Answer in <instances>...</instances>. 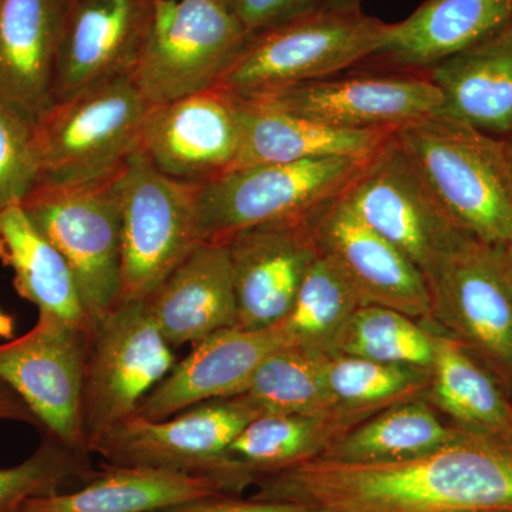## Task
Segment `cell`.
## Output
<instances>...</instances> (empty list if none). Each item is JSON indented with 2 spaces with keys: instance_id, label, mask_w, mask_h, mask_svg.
Here are the masks:
<instances>
[{
  "instance_id": "6da1fadb",
  "label": "cell",
  "mask_w": 512,
  "mask_h": 512,
  "mask_svg": "<svg viewBox=\"0 0 512 512\" xmlns=\"http://www.w3.org/2000/svg\"><path fill=\"white\" fill-rule=\"evenodd\" d=\"M254 500L333 512L512 511V448L464 434L400 461L316 457L254 481Z\"/></svg>"
},
{
  "instance_id": "7a4b0ae2",
  "label": "cell",
  "mask_w": 512,
  "mask_h": 512,
  "mask_svg": "<svg viewBox=\"0 0 512 512\" xmlns=\"http://www.w3.org/2000/svg\"><path fill=\"white\" fill-rule=\"evenodd\" d=\"M451 218L484 244L512 239V165L504 138L434 114L394 133Z\"/></svg>"
},
{
  "instance_id": "3957f363",
  "label": "cell",
  "mask_w": 512,
  "mask_h": 512,
  "mask_svg": "<svg viewBox=\"0 0 512 512\" xmlns=\"http://www.w3.org/2000/svg\"><path fill=\"white\" fill-rule=\"evenodd\" d=\"M390 23L363 12L318 9L249 35L217 87L258 100L338 76L379 52Z\"/></svg>"
},
{
  "instance_id": "277c9868",
  "label": "cell",
  "mask_w": 512,
  "mask_h": 512,
  "mask_svg": "<svg viewBox=\"0 0 512 512\" xmlns=\"http://www.w3.org/2000/svg\"><path fill=\"white\" fill-rule=\"evenodd\" d=\"M151 104L131 79L116 77L56 101L33 131L39 158L37 187L103 183L138 153Z\"/></svg>"
},
{
  "instance_id": "5b68a950",
  "label": "cell",
  "mask_w": 512,
  "mask_h": 512,
  "mask_svg": "<svg viewBox=\"0 0 512 512\" xmlns=\"http://www.w3.org/2000/svg\"><path fill=\"white\" fill-rule=\"evenodd\" d=\"M369 160L322 158L231 168L198 187V239L224 242L242 229L311 217L342 197Z\"/></svg>"
},
{
  "instance_id": "8992f818",
  "label": "cell",
  "mask_w": 512,
  "mask_h": 512,
  "mask_svg": "<svg viewBox=\"0 0 512 512\" xmlns=\"http://www.w3.org/2000/svg\"><path fill=\"white\" fill-rule=\"evenodd\" d=\"M248 39L218 0H157L131 79L151 106L214 89Z\"/></svg>"
},
{
  "instance_id": "52a82bcc",
  "label": "cell",
  "mask_w": 512,
  "mask_h": 512,
  "mask_svg": "<svg viewBox=\"0 0 512 512\" xmlns=\"http://www.w3.org/2000/svg\"><path fill=\"white\" fill-rule=\"evenodd\" d=\"M429 328L456 340L512 399V262L505 244L468 242L426 279Z\"/></svg>"
},
{
  "instance_id": "ba28073f",
  "label": "cell",
  "mask_w": 512,
  "mask_h": 512,
  "mask_svg": "<svg viewBox=\"0 0 512 512\" xmlns=\"http://www.w3.org/2000/svg\"><path fill=\"white\" fill-rule=\"evenodd\" d=\"M175 366L146 301H121L94 323L84 375L83 426L87 450L136 413Z\"/></svg>"
},
{
  "instance_id": "9c48e42d",
  "label": "cell",
  "mask_w": 512,
  "mask_h": 512,
  "mask_svg": "<svg viewBox=\"0 0 512 512\" xmlns=\"http://www.w3.org/2000/svg\"><path fill=\"white\" fill-rule=\"evenodd\" d=\"M264 410L247 394L208 400L163 420L130 419L94 444L111 466L147 467L227 478L241 494L251 483L227 463V450Z\"/></svg>"
},
{
  "instance_id": "30bf717a",
  "label": "cell",
  "mask_w": 512,
  "mask_h": 512,
  "mask_svg": "<svg viewBox=\"0 0 512 512\" xmlns=\"http://www.w3.org/2000/svg\"><path fill=\"white\" fill-rule=\"evenodd\" d=\"M120 175L83 187H37L22 204L72 269L92 328L120 302Z\"/></svg>"
},
{
  "instance_id": "8fae6325",
  "label": "cell",
  "mask_w": 512,
  "mask_h": 512,
  "mask_svg": "<svg viewBox=\"0 0 512 512\" xmlns=\"http://www.w3.org/2000/svg\"><path fill=\"white\" fill-rule=\"evenodd\" d=\"M197 185L158 173L140 153L120 175L121 301H143L200 242Z\"/></svg>"
},
{
  "instance_id": "7c38bea8",
  "label": "cell",
  "mask_w": 512,
  "mask_h": 512,
  "mask_svg": "<svg viewBox=\"0 0 512 512\" xmlns=\"http://www.w3.org/2000/svg\"><path fill=\"white\" fill-rule=\"evenodd\" d=\"M342 197L360 220L392 242L426 279L474 239L434 197L394 134Z\"/></svg>"
},
{
  "instance_id": "4fadbf2b",
  "label": "cell",
  "mask_w": 512,
  "mask_h": 512,
  "mask_svg": "<svg viewBox=\"0 0 512 512\" xmlns=\"http://www.w3.org/2000/svg\"><path fill=\"white\" fill-rule=\"evenodd\" d=\"M90 332L39 313L28 333L0 343V380L28 404L42 434L84 454H90L83 426Z\"/></svg>"
},
{
  "instance_id": "5bb4252c",
  "label": "cell",
  "mask_w": 512,
  "mask_h": 512,
  "mask_svg": "<svg viewBox=\"0 0 512 512\" xmlns=\"http://www.w3.org/2000/svg\"><path fill=\"white\" fill-rule=\"evenodd\" d=\"M239 146L238 97L214 87L151 107L138 153L165 177L200 187L235 167Z\"/></svg>"
},
{
  "instance_id": "9a60e30c",
  "label": "cell",
  "mask_w": 512,
  "mask_h": 512,
  "mask_svg": "<svg viewBox=\"0 0 512 512\" xmlns=\"http://www.w3.org/2000/svg\"><path fill=\"white\" fill-rule=\"evenodd\" d=\"M343 130H390L439 114L441 94L421 72L328 77L251 100Z\"/></svg>"
},
{
  "instance_id": "2e32d148",
  "label": "cell",
  "mask_w": 512,
  "mask_h": 512,
  "mask_svg": "<svg viewBox=\"0 0 512 512\" xmlns=\"http://www.w3.org/2000/svg\"><path fill=\"white\" fill-rule=\"evenodd\" d=\"M311 217L256 225L225 239L237 296L238 328H272L291 312L320 252Z\"/></svg>"
},
{
  "instance_id": "e0dca14e",
  "label": "cell",
  "mask_w": 512,
  "mask_h": 512,
  "mask_svg": "<svg viewBox=\"0 0 512 512\" xmlns=\"http://www.w3.org/2000/svg\"><path fill=\"white\" fill-rule=\"evenodd\" d=\"M311 222L320 252L338 264L365 306H384L430 325L429 286L420 269L343 197L313 212Z\"/></svg>"
},
{
  "instance_id": "ac0fdd59",
  "label": "cell",
  "mask_w": 512,
  "mask_h": 512,
  "mask_svg": "<svg viewBox=\"0 0 512 512\" xmlns=\"http://www.w3.org/2000/svg\"><path fill=\"white\" fill-rule=\"evenodd\" d=\"M157 0H72L55 73L56 101L131 76Z\"/></svg>"
},
{
  "instance_id": "d6986e66",
  "label": "cell",
  "mask_w": 512,
  "mask_h": 512,
  "mask_svg": "<svg viewBox=\"0 0 512 512\" xmlns=\"http://www.w3.org/2000/svg\"><path fill=\"white\" fill-rule=\"evenodd\" d=\"M284 346L289 343L279 325L258 330L235 326L214 333L194 345L138 404L134 416L163 420L195 404L238 396L266 357Z\"/></svg>"
},
{
  "instance_id": "ffe728a7",
  "label": "cell",
  "mask_w": 512,
  "mask_h": 512,
  "mask_svg": "<svg viewBox=\"0 0 512 512\" xmlns=\"http://www.w3.org/2000/svg\"><path fill=\"white\" fill-rule=\"evenodd\" d=\"M70 2H0V100L33 127L55 104L57 55Z\"/></svg>"
},
{
  "instance_id": "44dd1931",
  "label": "cell",
  "mask_w": 512,
  "mask_h": 512,
  "mask_svg": "<svg viewBox=\"0 0 512 512\" xmlns=\"http://www.w3.org/2000/svg\"><path fill=\"white\" fill-rule=\"evenodd\" d=\"M144 301L171 348L235 328L238 306L227 245L198 242Z\"/></svg>"
},
{
  "instance_id": "7402d4cb",
  "label": "cell",
  "mask_w": 512,
  "mask_h": 512,
  "mask_svg": "<svg viewBox=\"0 0 512 512\" xmlns=\"http://www.w3.org/2000/svg\"><path fill=\"white\" fill-rule=\"evenodd\" d=\"M512 22V0H426L409 18L390 23L367 66L426 72Z\"/></svg>"
},
{
  "instance_id": "603a6c76",
  "label": "cell",
  "mask_w": 512,
  "mask_h": 512,
  "mask_svg": "<svg viewBox=\"0 0 512 512\" xmlns=\"http://www.w3.org/2000/svg\"><path fill=\"white\" fill-rule=\"evenodd\" d=\"M238 494L227 478L104 463L79 490L30 498L19 512H158Z\"/></svg>"
},
{
  "instance_id": "cb8c5ba5",
  "label": "cell",
  "mask_w": 512,
  "mask_h": 512,
  "mask_svg": "<svg viewBox=\"0 0 512 512\" xmlns=\"http://www.w3.org/2000/svg\"><path fill=\"white\" fill-rule=\"evenodd\" d=\"M439 89V114L490 134H512V22L421 72Z\"/></svg>"
},
{
  "instance_id": "d4e9b609",
  "label": "cell",
  "mask_w": 512,
  "mask_h": 512,
  "mask_svg": "<svg viewBox=\"0 0 512 512\" xmlns=\"http://www.w3.org/2000/svg\"><path fill=\"white\" fill-rule=\"evenodd\" d=\"M238 101L241 146L235 167L322 158L369 160L396 133L343 130L256 101Z\"/></svg>"
},
{
  "instance_id": "484cf974",
  "label": "cell",
  "mask_w": 512,
  "mask_h": 512,
  "mask_svg": "<svg viewBox=\"0 0 512 512\" xmlns=\"http://www.w3.org/2000/svg\"><path fill=\"white\" fill-rule=\"evenodd\" d=\"M427 400L458 430L512 448V399L460 343L436 335Z\"/></svg>"
},
{
  "instance_id": "4316f807",
  "label": "cell",
  "mask_w": 512,
  "mask_h": 512,
  "mask_svg": "<svg viewBox=\"0 0 512 512\" xmlns=\"http://www.w3.org/2000/svg\"><path fill=\"white\" fill-rule=\"evenodd\" d=\"M373 414L346 407L319 414L264 413L232 441L225 458L252 485L265 474L323 456L346 431Z\"/></svg>"
},
{
  "instance_id": "83f0119b",
  "label": "cell",
  "mask_w": 512,
  "mask_h": 512,
  "mask_svg": "<svg viewBox=\"0 0 512 512\" xmlns=\"http://www.w3.org/2000/svg\"><path fill=\"white\" fill-rule=\"evenodd\" d=\"M0 262L13 272L20 298L33 303L39 313L92 330L72 269L22 205L0 210Z\"/></svg>"
},
{
  "instance_id": "f1b7e54d",
  "label": "cell",
  "mask_w": 512,
  "mask_h": 512,
  "mask_svg": "<svg viewBox=\"0 0 512 512\" xmlns=\"http://www.w3.org/2000/svg\"><path fill=\"white\" fill-rule=\"evenodd\" d=\"M464 434L420 396L360 421L320 457L355 463L407 460L433 453Z\"/></svg>"
},
{
  "instance_id": "f546056e",
  "label": "cell",
  "mask_w": 512,
  "mask_h": 512,
  "mask_svg": "<svg viewBox=\"0 0 512 512\" xmlns=\"http://www.w3.org/2000/svg\"><path fill=\"white\" fill-rule=\"evenodd\" d=\"M360 306L365 303L348 276L330 256L319 252L291 312L278 325L289 346L329 356L340 330Z\"/></svg>"
},
{
  "instance_id": "4dcf8cb0",
  "label": "cell",
  "mask_w": 512,
  "mask_h": 512,
  "mask_svg": "<svg viewBox=\"0 0 512 512\" xmlns=\"http://www.w3.org/2000/svg\"><path fill=\"white\" fill-rule=\"evenodd\" d=\"M436 335V330L406 313L384 306H360L340 330L332 355L431 370Z\"/></svg>"
},
{
  "instance_id": "1f68e13d",
  "label": "cell",
  "mask_w": 512,
  "mask_h": 512,
  "mask_svg": "<svg viewBox=\"0 0 512 512\" xmlns=\"http://www.w3.org/2000/svg\"><path fill=\"white\" fill-rule=\"evenodd\" d=\"M326 356L284 346L275 350L251 377L247 394L265 413L319 414L340 409L326 383Z\"/></svg>"
},
{
  "instance_id": "d6a6232c",
  "label": "cell",
  "mask_w": 512,
  "mask_h": 512,
  "mask_svg": "<svg viewBox=\"0 0 512 512\" xmlns=\"http://www.w3.org/2000/svg\"><path fill=\"white\" fill-rule=\"evenodd\" d=\"M323 372L340 407L370 413L424 396L431 379V370L421 367L346 355L326 356Z\"/></svg>"
},
{
  "instance_id": "836d02e7",
  "label": "cell",
  "mask_w": 512,
  "mask_h": 512,
  "mask_svg": "<svg viewBox=\"0 0 512 512\" xmlns=\"http://www.w3.org/2000/svg\"><path fill=\"white\" fill-rule=\"evenodd\" d=\"M90 454L70 450L43 434L35 453L15 467L0 468V512H19L30 498L62 493L96 476Z\"/></svg>"
},
{
  "instance_id": "e575fe53",
  "label": "cell",
  "mask_w": 512,
  "mask_h": 512,
  "mask_svg": "<svg viewBox=\"0 0 512 512\" xmlns=\"http://www.w3.org/2000/svg\"><path fill=\"white\" fill-rule=\"evenodd\" d=\"M39 177L32 124L0 100V210L28 200Z\"/></svg>"
},
{
  "instance_id": "d590c367",
  "label": "cell",
  "mask_w": 512,
  "mask_h": 512,
  "mask_svg": "<svg viewBox=\"0 0 512 512\" xmlns=\"http://www.w3.org/2000/svg\"><path fill=\"white\" fill-rule=\"evenodd\" d=\"M325 0H237L235 13L249 35L322 8Z\"/></svg>"
},
{
  "instance_id": "8d00e7d4",
  "label": "cell",
  "mask_w": 512,
  "mask_h": 512,
  "mask_svg": "<svg viewBox=\"0 0 512 512\" xmlns=\"http://www.w3.org/2000/svg\"><path fill=\"white\" fill-rule=\"evenodd\" d=\"M158 512H333L309 505L276 503V501L248 500L238 498V495H218L204 498L194 503L168 508Z\"/></svg>"
},
{
  "instance_id": "74e56055",
  "label": "cell",
  "mask_w": 512,
  "mask_h": 512,
  "mask_svg": "<svg viewBox=\"0 0 512 512\" xmlns=\"http://www.w3.org/2000/svg\"><path fill=\"white\" fill-rule=\"evenodd\" d=\"M0 420L18 421V423L30 424L35 429L42 431L39 420L23 402L12 387L0 380Z\"/></svg>"
},
{
  "instance_id": "f35d334b",
  "label": "cell",
  "mask_w": 512,
  "mask_h": 512,
  "mask_svg": "<svg viewBox=\"0 0 512 512\" xmlns=\"http://www.w3.org/2000/svg\"><path fill=\"white\" fill-rule=\"evenodd\" d=\"M320 9L345 13L362 12V0H325Z\"/></svg>"
},
{
  "instance_id": "ab89813d",
  "label": "cell",
  "mask_w": 512,
  "mask_h": 512,
  "mask_svg": "<svg viewBox=\"0 0 512 512\" xmlns=\"http://www.w3.org/2000/svg\"><path fill=\"white\" fill-rule=\"evenodd\" d=\"M15 338V318L0 309V339Z\"/></svg>"
},
{
  "instance_id": "60d3db41",
  "label": "cell",
  "mask_w": 512,
  "mask_h": 512,
  "mask_svg": "<svg viewBox=\"0 0 512 512\" xmlns=\"http://www.w3.org/2000/svg\"><path fill=\"white\" fill-rule=\"evenodd\" d=\"M505 146H507L508 157H510L511 165H512V134L510 137L504 138Z\"/></svg>"
},
{
  "instance_id": "b9f144b4",
  "label": "cell",
  "mask_w": 512,
  "mask_h": 512,
  "mask_svg": "<svg viewBox=\"0 0 512 512\" xmlns=\"http://www.w3.org/2000/svg\"><path fill=\"white\" fill-rule=\"evenodd\" d=\"M218 2L224 3V5L231 6V8L235 9V3H237V0H218Z\"/></svg>"
},
{
  "instance_id": "7bdbcfd3",
  "label": "cell",
  "mask_w": 512,
  "mask_h": 512,
  "mask_svg": "<svg viewBox=\"0 0 512 512\" xmlns=\"http://www.w3.org/2000/svg\"><path fill=\"white\" fill-rule=\"evenodd\" d=\"M505 249H507L508 256H510L512 262V239L510 242H507V244H505Z\"/></svg>"
},
{
  "instance_id": "ee69618b",
  "label": "cell",
  "mask_w": 512,
  "mask_h": 512,
  "mask_svg": "<svg viewBox=\"0 0 512 512\" xmlns=\"http://www.w3.org/2000/svg\"><path fill=\"white\" fill-rule=\"evenodd\" d=\"M495 512H512V511H495Z\"/></svg>"
},
{
  "instance_id": "f6af8a7d",
  "label": "cell",
  "mask_w": 512,
  "mask_h": 512,
  "mask_svg": "<svg viewBox=\"0 0 512 512\" xmlns=\"http://www.w3.org/2000/svg\"><path fill=\"white\" fill-rule=\"evenodd\" d=\"M0 2H2V0H0Z\"/></svg>"
}]
</instances>
